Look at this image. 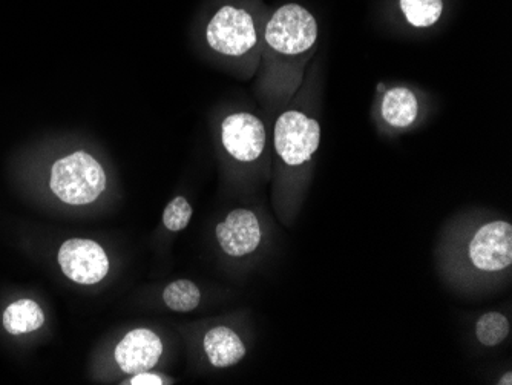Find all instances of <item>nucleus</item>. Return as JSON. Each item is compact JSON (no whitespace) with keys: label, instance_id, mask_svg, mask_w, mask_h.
Masks as SVG:
<instances>
[{"label":"nucleus","instance_id":"obj_9","mask_svg":"<svg viewBox=\"0 0 512 385\" xmlns=\"http://www.w3.org/2000/svg\"><path fill=\"white\" fill-rule=\"evenodd\" d=\"M163 353V343L157 333L148 329L129 332L115 347V361L128 375L148 372L157 366Z\"/></svg>","mask_w":512,"mask_h":385},{"label":"nucleus","instance_id":"obj_8","mask_svg":"<svg viewBox=\"0 0 512 385\" xmlns=\"http://www.w3.org/2000/svg\"><path fill=\"white\" fill-rule=\"evenodd\" d=\"M217 240L230 257H246L260 246V221L249 209H235L218 224Z\"/></svg>","mask_w":512,"mask_h":385},{"label":"nucleus","instance_id":"obj_2","mask_svg":"<svg viewBox=\"0 0 512 385\" xmlns=\"http://www.w3.org/2000/svg\"><path fill=\"white\" fill-rule=\"evenodd\" d=\"M50 188L66 205H89L105 191L106 174L91 154L77 151L54 163Z\"/></svg>","mask_w":512,"mask_h":385},{"label":"nucleus","instance_id":"obj_15","mask_svg":"<svg viewBox=\"0 0 512 385\" xmlns=\"http://www.w3.org/2000/svg\"><path fill=\"white\" fill-rule=\"evenodd\" d=\"M479 343L486 347L499 346L509 335V321L499 312H488L480 316L476 324Z\"/></svg>","mask_w":512,"mask_h":385},{"label":"nucleus","instance_id":"obj_3","mask_svg":"<svg viewBox=\"0 0 512 385\" xmlns=\"http://www.w3.org/2000/svg\"><path fill=\"white\" fill-rule=\"evenodd\" d=\"M207 45L229 59H241L258 47V27L246 8L224 5L206 27Z\"/></svg>","mask_w":512,"mask_h":385},{"label":"nucleus","instance_id":"obj_10","mask_svg":"<svg viewBox=\"0 0 512 385\" xmlns=\"http://www.w3.org/2000/svg\"><path fill=\"white\" fill-rule=\"evenodd\" d=\"M204 352L212 366L226 369L246 356V346L234 330L218 326L204 335Z\"/></svg>","mask_w":512,"mask_h":385},{"label":"nucleus","instance_id":"obj_13","mask_svg":"<svg viewBox=\"0 0 512 385\" xmlns=\"http://www.w3.org/2000/svg\"><path fill=\"white\" fill-rule=\"evenodd\" d=\"M401 10L414 28H430L444 13V0H401Z\"/></svg>","mask_w":512,"mask_h":385},{"label":"nucleus","instance_id":"obj_6","mask_svg":"<svg viewBox=\"0 0 512 385\" xmlns=\"http://www.w3.org/2000/svg\"><path fill=\"white\" fill-rule=\"evenodd\" d=\"M221 143L238 162H255L266 148V128L250 112H235L221 123Z\"/></svg>","mask_w":512,"mask_h":385},{"label":"nucleus","instance_id":"obj_4","mask_svg":"<svg viewBox=\"0 0 512 385\" xmlns=\"http://www.w3.org/2000/svg\"><path fill=\"white\" fill-rule=\"evenodd\" d=\"M321 143V126L304 112H283L275 123L276 154L286 165L301 166L310 162Z\"/></svg>","mask_w":512,"mask_h":385},{"label":"nucleus","instance_id":"obj_7","mask_svg":"<svg viewBox=\"0 0 512 385\" xmlns=\"http://www.w3.org/2000/svg\"><path fill=\"white\" fill-rule=\"evenodd\" d=\"M471 263L483 272H499L512 264V226L506 221L486 223L470 243Z\"/></svg>","mask_w":512,"mask_h":385},{"label":"nucleus","instance_id":"obj_16","mask_svg":"<svg viewBox=\"0 0 512 385\" xmlns=\"http://www.w3.org/2000/svg\"><path fill=\"white\" fill-rule=\"evenodd\" d=\"M192 218V208L189 201L183 197L174 198V200L166 206L163 212V224L166 229L172 232L183 231L188 228L189 221Z\"/></svg>","mask_w":512,"mask_h":385},{"label":"nucleus","instance_id":"obj_17","mask_svg":"<svg viewBox=\"0 0 512 385\" xmlns=\"http://www.w3.org/2000/svg\"><path fill=\"white\" fill-rule=\"evenodd\" d=\"M129 384H132V385H161V384H165V382H163V379H161L160 376L151 375V373H148V372H142V373H137V375L132 376V379H131V381H129Z\"/></svg>","mask_w":512,"mask_h":385},{"label":"nucleus","instance_id":"obj_14","mask_svg":"<svg viewBox=\"0 0 512 385\" xmlns=\"http://www.w3.org/2000/svg\"><path fill=\"white\" fill-rule=\"evenodd\" d=\"M163 301L174 312H192L200 306V289L189 280L174 281L163 292Z\"/></svg>","mask_w":512,"mask_h":385},{"label":"nucleus","instance_id":"obj_5","mask_svg":"<svg viewBox=\"0 0 512 385\" xmlns=\"http://www.w3.org/2000/svg\"><path fill=\"white\" fill-rule=\"evenodd\" d=\"M59 264L63 274L77 284L100 283L109 272V260L96 241L73 238L60 247Z\"/></svg>","mask_w":512,"mask_h":385},{"label":"nucleus","instance_id":"obj_11","mask_svg":"<svg viewBox=\"0 0 512 385\" xmlns=\"http://www.w3.org/2000/svg\"><path fill=\"white\" fill-rule=\"evenodd\" d=\"M381 114L385 122L394 128H408L419 114V103L413 91L408 88H393L382 100Z\"/></svg>","mask_w":512,"mask_h":385},{"label":"nucleus","instance_id":"obj_1","mask_svg":"<svg viewBox=\"0 0 512 385\" xmlns=\"http://www.w3.org/2000/svg\"><path fill=\"white\" fill-rule=\"evenodd\" d=\"M318 42V22L307 8L298 4L279 7L264 27V45L269 63L299 74Z\"/></svg>","mask_w":512,"mask_h":385},{"label":"nucleus","instance_id":"obj_18","mask_svg":"<svg viewBox=\"0 0 512 385\" xmlns=\"http://www.w3.org/2000/svg\"><path fill=\"white\" fill-rule=\"evenodd\" d=\"M500 385H511L512 384V373L508 372L499 382Z\"/></svg>","mask_w":512,"mask_h":385},{"label":"nucleus","instance_id":"obj_12","mask_svg":"<svg viewBox=\"0 0 512 385\" xmlns=\"http://www.w3.org/2000/svg\"><path fill=\"white\" fill-rule=\"evenodd\" d=\"M45 323V315L33 300H19L10 304L4 313V327L11 335L34 332Z\"/></svg>","mask_w":512,"mask_h":385}]
</instances>
